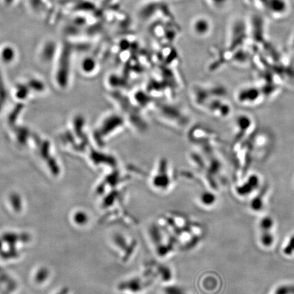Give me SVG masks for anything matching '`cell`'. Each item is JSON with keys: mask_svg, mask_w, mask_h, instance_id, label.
Segmentation results:
<instances>
[{"mask_svg": "<svg viewBox=\"0 0 294 294\" xmlns=\"http://www.w3.org/2000/svg\"><path fill=\"white\" fill-rule=\"evenodd\" d=\"M148 286L149 283L148 281L143 280L141 277H135L122 282L119 284V290L127 293L139 294L148 288Z\"/></svg>", "mask_w": 294, "mask_h": 294, "instance_id": "cell-1", "label": "cell"}, {"mask_svg": "<svg viewBox=\"0 0 294 294\" xmlns=\"http://www.w3.org/2000/svg\"><path fill=\"white\" fill-rule=\"evenodd\" d=\"M259 185V179L257 175H252L246 182L236 187V193L241 196H247L257 189Z\"/></svg>", "mask_w": 294, "mask_h": 294, "instance_id": "cell-2", "label": "cell"}, {"mask_svg": "<svg viewBox=\"0 0 294 294\" xmlns=\"http://www.w3.org/2000/svg\"><path fill=\"white\" fill-rule=\"evenodd\" d=\"M259 97V91L256 88H246L242 90L238 94V98L239 101L245 102H251L253 103L257 100Z\"/></svg>", "mask_w": 294, "mask_h": 294, "instance_id": "cell-3", "label": "cell"}, {"mask_svg": "<svg viewBox=\"0 0 294 294\" xmlns=\"http://www.w3.org/2000/svg\"><path fill=\"white\" fill-rule=\"evenodd\" d=\"M210 30L209 21L204 18H198L193 21V30L195 34L200 36L205 35Z\"/></svg>", "mask_w": 294, "mask_h": 294, "instance_id": "cell-4", "label": "cell"}, {"mask_svg": "<svg viewBox=\"0 0 294 294\" xmlns=\"http://www.w3.org/2000/svg\"><path fill=\"white\" fill-rule=\"evenodd\" d=\"M266 192V189H263L262 191L258 193L254 198L251 201V209L254 211H260L263 208V197Z\"/></svg>", "mask_w": 294, "mask_h": 294, "instance_id": "cell-5", "label": "cell"}, {"mask_svg": "<svg viewBox=\"0 0 294 294\" xmlns=\"http://www.w3.org/2000/svg\"><path fill=\"white\" fill-rule=\"evenodd\" d=\"M199 200L202 205L205 207H211L216 202L217 198L216 195L211 191H205L201 193Z\"/></svg>", "mask_w": 294, "mask_h": 294, "instance_id": "cell-6", "label": "cell"}, {"mask_svg": "<svg viewBox=\"0 0 294 294\" xmlns=\"http://www.w3.org/2000/svg\"><path fill=\"white\" fill-rule=\"evenodd\" d=\"M259 226L262 232L270 231L274 226L273 219L270 216L263 217L259 221Z\"/></svg>", "mask_w": 294, "mask_h": 294, "instance_id": "cell-7", "label": "cell"}, {"mask_svg": "<svg viewBox=\"0 0 294 294\" xmlns=\"http://www.w3.org/2000/svg\"><path fill=\"white\" fill-rule=\"evenodd\" d=\"M274 236L270 231L262 232L260 235V242L263 247H270L274 243Z\"/></svg>", "mask_w": 294, "mask_h": 294, "instance_id": "cell-8", "label": "cell"}, {"mask_svg": "<svg viewBox=\"0 0 294 294\" xmlns=\"http://www.w3.org/2000/svg\"><path fill=\"white\" fill-rule=\"evenodd\" d=\"M274 294H294V285H284L279 287Z\"/></svg>", "mask_w": 294, "mask_h": 294, "instance_id": "cell-9", "label": "cell"}, {"mask_svg": "<svg viewBox=\"0 0 294 294\" xmlns=\"http://www.w3.org/2000/svg\"><path fill=\"white\" fill-rule=\"evenodd\" d=\"M283 254L289 256L294 254V234L290 237L286 247L283 248Z\"/></svg>", "mask_w": 294, "mask_h": 294, "instance_id": "cell-10", "label": "cell"}, {"mask_svg": "<svg viewBox=\"0 0 294 294\" xmlns=\"http://www.w3.org/2000/svg\"><path fill=\"white\" fill-rule=\"evenodd\" d=\"M165 294H187L184 292V290H181V288H177V287H168L165 290Z\"/></svg>", "mask_w": 294, "mask_h": 294, "instance_id": "cell-11", "label": "cell"}]
</instances>
